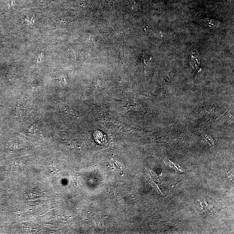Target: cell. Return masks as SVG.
<instances>
[{"label":"cell","instance_id":"obj_1","mask_svg":"<svg viewBox=\"0 0 234 234\" xmlns=\"http://www.w3.org/2000/svg\"><path fill=\"white\" fill-rule=\"evenodd\" d=\"M200 22L205 27L211 28H219L220 25V22L219 21L209 18H205L201 20Z\"/></svg>","mask_w":234,"mask_h":234},{"label":"cell","instance_id":"obj_2","mask_svg":"<svg viewBox=\"0 0 234 234\" xmlns=\"http://www.w3.org/2000/svg\"><path fill=\"white\" fill-rule=\"evenodd\" d=\"M49 167L51 172H52V173H54L55 171H56V168H55V165H54L53 162H50V164H49Z\"/></svg>","mask_w":234,"mask_h":234}]
</instances>
